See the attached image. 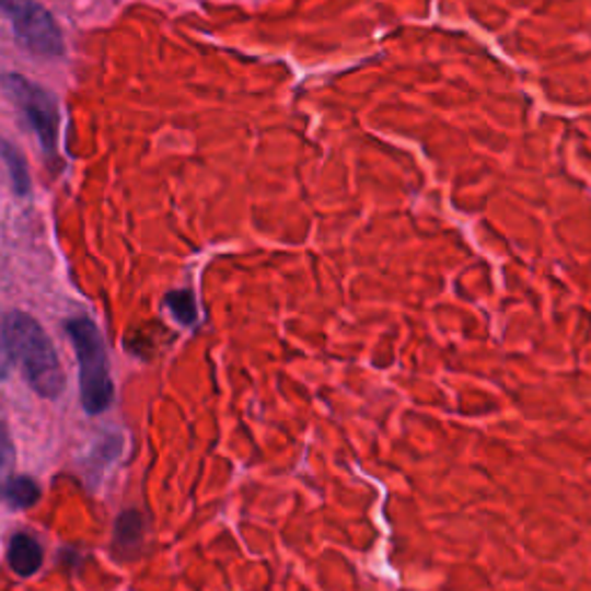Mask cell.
<instances>
[{"instance_id":"cell-1","label":"cell","mask_w":591,"mask_h":591,"mask_svg":"<svg viewBox=\"0 0 591 591\" xmlns=\"http://www.w3.org/2000/svg\"><path fill=\"white\" fill-rule=\"evenodd\" d=\"M12 370L24 374L39 397L56 399L66 389V374L49 335L42 331L35 316L19 310L0 316V382Z\"/></svg>"},{"instance_id":"cell-2","label":"cell","mask_w":591,"mask_h":591,"mask_svg":"<svg viewBox=\"0 0 591 591\" xmlns=\"http://www.w3.org/2000/svg\"><path fill=\"white\" fill-rule=\"evenodd\" d=\"M79 366L81 405L91 416L107 412L114 403L109 358L97 326L86 316H74L66 324Z\"/></svg>"},{"instance_id":"cell-3","label":"cell","mask_w":591,"mask_h":591,"mask_svg":"<svg viewBox=\"0 0 591 591\" xmlns=\"http://www.w3.org/2000/svg\"><path fill=\"white\" fill-rule=\"evenodd\" d=\"M3 89L8 97L14 102V107L31 125V130L42 143V151L49 158L58 153V130H60V114L54 95L42 89L39 83L21 77V74H3Z\"/></svg>"},{"instance_id":"cell-4","label":"cell","mask_w":591,"mask_h":591,"mask_svg":"<svg viewBox=\"0 0 591 591\" xmlns=\"http://www.w3.org/2000/svg\"><path fill=\"white\" fill-rule=\"evenodd\" d=\"M0 14L10 19L16 39L31 54L42 58H60L66 54L60 26L54 14L37 0H0Z\"/></svg>"},{"instance_id":"cell-5","label":"cell","mask_w":591,"mask_h":591,"mask_svg":"<svg viewBox=\"0 0 591 591\" xmlns=\"http://www.w3.org/2000/svg\"><path fill=\"white\" fill-rule=\"evenodd\" d=\"M42 561H45V555H42V547L33 536L16 534L10 541L8 564H10V568L16 576H21V578L35 576L42 568Z\"/></svg>"},{"instance_id":"cell-6","label":"cell","mask_w":591,"mask_h":591,"mask_svg":"<svg viewBox=\"0 0 591 591\" xmlns=\"http://www.w3.org/2000/svg\"><path fill=\"white\" fill-rule=\"evenodd\" d=\"M42 497L39 485L28 476H12L3 490V501H8L12 509H31Z\"/></svg>"},{"instance_id":"cell-7","label":"cell","mask_w":591,"mask_h":591,"mask_svg":"<svg viewBox=\"0 0 591 591\" xmlns=\"http://www.w3.org/2000/svg\"><path fill=\"white\" fill-rule=\"evenodd\" d=\"M141 536H143V520L139 511H125L116 520L114 545L120 547V553H135L137 545L141 543Z\"/></svg>"},{"instance_id":"cell-8","label":"cell","mask_w":591,"mask_h":591,"mask_svg":"<svg viewBox=\"0 0 591 591\" xmlns=\"http://www.w3.org/2000/svg\"><path fill=\"white\" fill-rule=\"evenodd\" d=\"M0 158H3V162L8 164V172H10L16 195H21V197L28 195L31 176H28V169H26V162H24V158H21V153L12 143L0 139Z\"/></svg>"},{"instance_id":"cell-9","label":"cell","mask_w":591,"mask_h":591,"mask_svg":"<svg viewBox=\"0 0 591 591\" xmlns=\"http://www.w3.org/2000/svg\"><path fill=\"white\" fill-rule=\"evenodd\" d=\"M164 305H166L169 312L174 314L176 322H181L183 326H195V322H197V301H195L193 291L181 289V291L166 293Z\"/></svg>"},{"instance_id":"cell-10","label":"cell","mask_w":591,"mask_h":591,"mask_svg":"<svg viewBox=\"0 0 591 591\" xmlns=\"http://www.w3.org/2000/svg\"><path fill=\"white\" fill-rule=\"evenodd\" d=\"M14 443L10 437V430L5 424H0V499H3V490L14 472Z\"/></svg>"}]
</instances>
